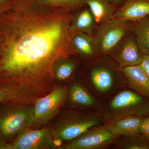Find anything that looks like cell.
Wrapping results in <instances>:
<instances>
[{
	"instance_id": "cell-22",
	"label": "cell",
	"mask_w": 149,
	"mask_h": 149,
	"mask_svg": "<svg viewBox=\"0 0 149 149\" xmlns=\"http://www.w3.org/2000/svg\"><path fill=\"white\" fill-rule=\"evenodd\" d=\"M140 132L149 141V116L144 118L140 126Z\"/></svg>"
},
{
	"instance_id": "cell-7",
	"label": "cell",
	"mask_w": 149,
	"mask_h": 149,
	"mask_svg": "<svg viewBox=\"0 0 149 149\" xmlns=\"http://www.w3.org/2000/svg\"><path fill=\"white\" fill-rule=\"evenodd\" d=\"M120 137L112 134L102 125H99L90 128L70 143L60 148L63 149L104 148L114 143Z\"/></svg>"
},
{
	"instance_id": "cell-8",
	"label": "cell",
	"mask_w": 149,
	"mask_h": 149,
	"mask_svg": "<svg viewBox=\"0 0 149 149\" xmlns=\"http://www.w3.org/2000/svg\"><path fill=\"white\" fill-rule=\"evenodd\" d=\"M61 144L56 141L49 127L32 130L27 128L20 132L10 144L11 149L54 148Z\"/></svg>"
},
{
	"instance_id": "cell-6",
	"label": "cell",
	"mask_w": 149,
	"mask_h": 149,
	"mask_svg": "<svg viewBox=\"0 0 149 149\" xmlns=\"http://www.w3.org/2000/svg\"><path fill=\"white\" fill-rule=\"evenodd\" d=\"M89 83L93 94L101 99L110 97L127 85L126 80L118 78L111 68L104 65L95 66L91 70Z\"/></svg>"
},
{
	"instance_id": "cell-19",
	"label": "cell",
	"mask_w": 149,
	"mask_h": 149,
	"mask_svg": "<svg viewBox=\"0 0 149 149\" xmlns=\"http://www.w3.org/2000/svg\"><path fill=\"white\" fill-rule=\"evenodd\" d=\"M116 148L123 149H149V141L142 134L123 136L114 143Z\"/></svg>"
},
{
	"instance_id": "cell-26",
	"label": "cell",
	"mask_w": 149,
	"mask_h": 149,
	"mask_svg": "<svg viewBox=\"0 0 149 149\" xmlns=\"http://www.w3.org/2000/svg\"><path fill=\"white\" fill-rule=\"evenodd\" d=\"M113 4H118L121 2L123 0H109Z\"/></svg>"
},
{
	"instance_id": "cell-14",
	"label": "cell",
	"mask_w": 149,
	"mask_h": 149,
	"mask_svg": "<svg viewBox=\"0 0 149 149\" xmlns=\"http://www.w3.org/2000/svg\"><path fill=\"white\" fill-rule=\"evenodd\" d=\"M130 31L135 35L141 53L149 55V15L132 22Z\"/></svg>"
},
{
	"instance_id": "cell-17",
	"label": "cell",
	"mask_w": 149,
	"mask_h": 149,
	"mask_svg": "<svg viewBox=\"0 0 149 149\" xmlns=\"http://www.w3.org/2000/svg\"><path fill=\"white\" fill-rule=\"evenodd\" d=\"M95 22L91 10L85 9L72 16L70 28L72 31L83 32L93 36Z\"/></svg>"
},
{
	"instance_id": "cell-15",
	"label": "cell",
	"mask_w": 149,
	"mask_h": 149,
	"mask_svg": "<svg viewBox=\"0 0 149 149\" xmlns=\"http://www.w3.org/2000/svg\"><path fill=\"white\" fill-rule=\"evenodd\" d=\"M86 4L90 7L97 23L102 24L113 17L114 8L109 0H87Z\"/></svg>"
},
{
	"instance_id": "cell-18",
	"label": "cell",
	"mask_w": 149,
	"mask_h": 149,
	"mask_svg": "<svg viewBox=\"0 0 149 149\" xmlns=\"http://www.w3.org/2000/svg\"><path fill=\"white\" fill-rule=\"evenodd\" d=\"M72 45L76 53L85 56L91 57L97 54L93 36L78 32L72 39Z\"/></svg>"
},
{
	"instance_id": "cell-11",
	"label": "cell",
	"mask_w": 149,
	"mask_h": 149,
	"mask_svg": "<svg viewBox=\"0 0 149 149\" xmlns=\"http://www.w3.org/2000/svg\"><path fill=\"white\" fill-rule=\"evenodd\" d=\"M120 69L130 90L149 99V77L141 65L126 67Z\"/></svg>"
},
{
	"instance_id": "cell-10",
	"label": "cell",
	"mask_w": 149,
	"mask_h": 149,
	"mask_svg": "<svg viewBox=\"0 0 149 149\" xmlns=\"http://www.w3.org/2000/svg\"><path fill=\"white\" fill-rule=\"evenodd\" d=\"M112 54L120 68L139 65L143 59L144 55L139 49L132 32V35L123 38Z\"/></svg>"
},
{
	"instance_id": "cell-5",
	"label": "cell",
	"mask_w": 149,
	"mask_h": 149,
	"mask_svg": "<svg viewBox=\"0 0 149 149\" xmlns=\"http://www.w3.org/2000/svg\"><path fill=\"white\" fill-rule=\"evenodd\" d=\"M132 22L113 18L101 24L93 36L97 54H112L126 34L130 31Z\"/></svg>"
},
{
	"instance_id": "cell-21",
	"label": "cell",
	"mask_w": 149,
	"mask_h": 149,
	"mask_svg": "<svg viewBox=\"0 0 149 149\" xmlns=\"http://www.w3.org/2000/svg\"><path fill=\"white\" fill-rule=\"evenodd\" d=\"M49 5L67 8L72 9L84 4L87 0H36Z\"/></svg>"
},
{
	"instance_id": "cell-2",
	"label": "cell",
	"mask_w": 149,
	"mask_h": 149,
	"mask_svg": "<svg viewBox=\"0 0 149 149\" xmlns=\"http://www.w3.org/2000/svg\"><path fill=\"white\" fill-rule=\"evenodd\" d=\"M99 110L104 124L128 117L145 118L149 116V99L130 89L123 90Z\"/></svg>"
},
{
	"instance_id": "cell-4",
	"label": "cell",
	"mask_w": 149,
	"mask_h": 149,
	"mask_svg": "<svg viewBox=\"0 0 149 149\" xmlns=\"http://www.w3.org/2000/svg\"><path fill=\"white\" fill-rule=\"evenodd\" d=\"M104 124L100 110H90L68 115L57 124L52 130L56 141H70L90 128Z\"/></svg>"
},
{
	"instance_id": "cell-9",
	"label": "cell",
	"mask_w": 149,
	"mask_h": 149,
	"mask_svg": "<svg viewBox=\"0 0 149 149\" xmlns=\"http://www.w3.org/2000/svg\"><path fill=\"white\" fill-rule=\"evenodd\" d=\"M67 94V88L59 86L47 95L38 99L33 106L34 124L45 123L53 117L64 103Z\"/></svg>"
},
{
	"instance_id": "cell-24",
	"label": "cell",
	"mask_w": 149,
	"mask_h": 149,
	"mask_svg": "<svg viewBox=\"0 0 149 149\" xmlns=\"http://www.w3.org/2000/svg\"><path fill=\"white\" fill-rule=\"evenodd\" d=\"M7 101L6 96V94L0 90V103Z\"/></svg>"
},
{
	"instance_id": "cell-3",
	"label": "cell",
	"mask_w": 149,
	"mask_h": 149,
	"mask_svg": "<svg viewBox=\"0 0 149 149\" xmlns=\"http://www.w3.org/2000/svg\"><path fill=\"white\" fill-rule=\"evenodd\" d=\"M35 123L33 106L6 101L0 103V142L10 144L19 133Z\"/></svg>"
},
{
	"instance_id": "cell-13",
	"label": "cell",
	"mask_w": 149,
	"mask_h": 149,
	"mask_svg": "<svg viewBox=\"0 0 149 149\" xmlns=\"http://www.w3.org/2000/svg\"><path fill=\"white\" fill-rule=\"evenodd\" d=\"M144 118L135 116L125 118L102 125L116 136H135L141 134L140 126Z\"/></svg>"
},
{
	"instance_id": "cell-23",
	"label": "cell",
	"mask_w": 149,
	"mask_h": 149,
	"mask_svg": "<svg viewBox=\"0 0 149 149\" xmlns=\"http://www.w3.org/2000/svg\"><path fill=\"white\" fill-rule=\"evenodd\" d=\"M140 65L149 77V55H144L143 59Z\"/></svg>"
},
{
	"instance_id": "cell-25",
	"label": "cell",
	"mask_w": 149,
	"mask_h": 149,
	"mask_svg": "<svg viewBox=\"0 0 149 149\" xmlns=\"http://www.w3.org/2000/svg\"><path fill=\"white\" fill-rule=\"evenodd\" d=\"M10 0H0V7L6 3Z\"/></svg>"
},
{
	"instance_id": "cell-12",
	"label": "cell",
	"mask_w": 149,
	"mask_h": 149,
	"mask_svg": "<svg viewBox=\"0 0 149 149\" xmlns=\"http://www.w3.org/2000/svg\"><path fill=\"white\" fill-rule=\"evenodd\" d=\"M149 15V0H125L113 18L134 22Z\"/></svg>"
},
{
	"instance_id": "cell-20",
	"label": "cell",
	"mask_w": 149,
	"mask_h": 149,
	"mask_svg": "<svg viewBox=\"0 0 149 149\" xmlns=\"http://www.w3.org/2000/svg\"><path fill=\"white\" fill-rule=\"evenodd\" d=\"M62 59L58 63L54 70L55 78L58 81H63L69 78L72 75L75 68V64L72 61Z\"/></svg>"
},
{
	"instance_id": "cell-1",
	"label": "cell",
	"mask_w": 149,
	"mask_h": 149,
	"mask_svg": "<svg viewBox=\"0 0 149 149\" xmlns=\"http://www.w3.org/2000/svg\"><path fill=\"white\" fill-rule=\"evenodd\" d=\"M72 10L36 0H10L0 7V90L8 101L35 99L56 80L58 63L76 53Z\"/></svg>"
},
{
	"instance_id": "cell-16",
	"label": "cell",
	"mask_w": 149,
	"mask_h": 149,
	"mask_svg": "<svg viewBox=\"0 0 149 149\" xmlns=\"http://www.w3.org/2000/svg\"><path fill=\"white\" fill-rule=\"evenodd\" d=\"M69 98L72 103L87 108H100V103L97 101L90 93L83 86L74 83L71 86L69 91Z\"/></svg>"
}]
</instances>
